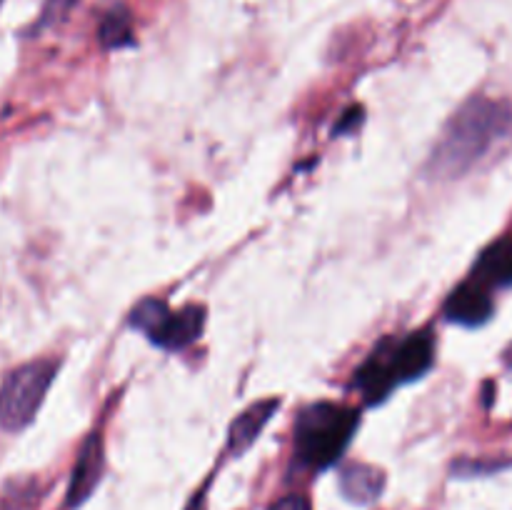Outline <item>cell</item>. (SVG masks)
<instances>
[{
    "label": "cell",
    "mask_w": 512,
    "mask_h": 510,
    "mask_svg": "<svg viewBox=\"0 0 512 510\" xmlns=\"http://www.w3.org/2000/svg\"><path fill=\"white\" fill-rule=\"evenodd\" d=\"M512 130V108L503 100L475 95L455 110L430 155V173L460 178L483 163Z\"/></svg>",
    "instance_id": "1"
},
{
    "label": "cell",
    "mask_w": 512,
    "mask_h": 510,
    "mask_svg": "<svg viewBox=\"0 0 512 510\" xmlns=\"http://www.w3.org/2000/svg\"><path fill=\"white\" fill-rule=\"evenodd\" d=\"M360 413L345 403L318 400L300 410L295 420V455L305 468L325 470L348 450Z\"/></svg>",
    "instance_id": "2"
},
{
    "label": "cell",
    "mask_w": 512,
    "mask_h": 510,
    "mask_svg": "<svg viewBox=\"0 0 512 510\" xmlns=\"http://www.w3.org/2000/svg\"><path fill=\"white\" fill-rule=\"evenodd\" d=\"M58 373V360L40 358L15 368L0 385V428L8 433L28 428L38 415Z\"/></svg>",
    "instance_id": "3"
},
{
    "label": "cell",
    "mask_w": 512,
    "mask_h": 510,
    "mask_svg": "<svg viewBox=\"0 0 512 510\" xmlns=\"http://www.w3.org/2000/svg\"><path fill=\"white\" fill-rule=\"evenodd\" d=\"M130 325L140 333L148 335L153 345L163 350H183L200 340L208 310L203 305H185L183 310L173 313L168 303L160 298H145L130 310Z\"/></svg>",
    "instance_id": "4"
},
{
    "label": "cell",
    "mask_w": 512,
    "mask_h": 510,
    "mask_svg": "<svg viewBox=\"0 0 512 510\" xmlns=\"http://www.w3.org/2000/svg\"><path fill=\"white\" fill-rule=\"evenodd\" d=\"M380 353H383L395 383H413L433 368L435 340L430 330H415L400 340H385L380 345Z\"/></svg>",
    "instance_id": "5"
},
{
    "label": "cell",
    "mask_w": 512,
    "mask_h": 510,
    "mask_svg": "<svg viewBox=\"0 0 512 510\" xmlns=\"http://www.w3.org/2000/svg\"><path fill=\"white\" fill-rule=\"evenodd\" d=\"M105 470V445L103 435L90 433L88 438L83 440L78 450V458H75L73 475H70L68 485V498H65V505L68 508H78L85 500L93 495L95 485L100 483Z\"/></svg>",
    "instance_id": "6"
},
{
    "label": "cell",
    "mask_w": 512,
    "mask_h": 510,
    "mask_svg": "<svg viewBox=\"0 0 512 510\" xmlns=\"http://www.w3.org/2000/svg\"><path fill=\"white\" fill-rule=\"evenodd\" d=\"M493 310V298L480 280H468V283L458 285L443 305L445 320L465 325V328H478V325L488 323L493 318Z\"/></svg>",
    "instance_id": "7"
},
{
    "label": "cell",
    "mask_w": 512,
    "mask_h": 510,
    "mask_svg": "<svg viewBox=\"0 0 512 510\" xmlns=\"http://www.w3.org/2000/svg\"><path fill=\"white\" fill-rule=\"evenodd\" d=\"M283 400L280 398H263L258 403L248 405L238 418L233 420L228 430V448L233 455H243L255 440L260 438V433L265 430V425L270 423V418L275 415V410L280 408Z\"/></svg>",
    "instance_id": "8"
},
{
    "label": "cell",
    "mask_w": 512,
    "mask_h": 510,
    "mask_svg": "<svg viewBox=\"0 0 512 510\" xmlns=\"http://www.w3.org/2000/svg\"><path fill=\"white\" fill-rule=\"evenodd\" d=\"M385 473L375 465L350 463L340 470V493L358 505H370L383 495Z\"/></svg>",
    "instance_id": "9"
},
{
    "label": "cell",
    "mask_w": 512,
    "mask_h": 510,
    "mask_svg": "<svg viewBox=\"0 0 512 510\" xmlns=\"http://www.w3.org/2000/svg\"><path fill=\"white\" fill-rule=\"evenodd\" d=\"M475 280L483 285H512V235L490 243L475 263Z\"/></svg>",
    "instance_id": "10"
},
{
    "label": "cell",
    "mask_w": 512,
    "mask_h": 510,
    "mask_svg": "<svg viewBox=\"0 0 512 510\" xmlns=\"http://www.w3.org/2000/svg\"><path fill=\"white\" fill-rule=\"evenodd\" d=\"M355 385H358L360 395H363L370 405L388 398L390 390L398 385L395 383L393 373H390L388 363H385L383 353H380V348H375V353L355 370Z\"/></svg>",
    "instance_id": "11"
},
{
    "label": "cell",
    "mask_w": 512,
    "mask_h": 510,
    "mask_svg": "<svg viewBox=\"0 0 512 510\" xmlns=\"http://www.w3.org/2000/svg\"><path fill=\"white\" fill-rule=\"evenodd\" d=\"M98 40L105 50H120L135 43L133 18H130V13L123 5H118V8L108 10L103 15L98 28Z\"/></svg>",
    "instance_id": "12"
},
{
    "label": "cell",
    "mask_w": 512,
    "mask_h": 510,
    "mask_svg": "<svg viewBox=\"0 0 512 510\" xmlns=\"http://www.w3.org/2000/svg\"><path fill=\"white\" fill-rule=\"evenodd\" d=\"M78 3V0H45V8H43V15H40V28H45V25H53L58 23V20H63L65 15L70 13V8Z\"/></svg>",
    "instance_id": "13"
},
{
    "label": "cell",
    "mask_w": 512,
    "mask_h": 510,
    "mask_svg": "<svg viewBox=\"0 0 512 510\" xmlns=\"http://www.w3.org/2000/svg\"><path fill=\"white\" fill-rule=\"evenodd\" d=\"M363 118H365V115H363V105H350V108L345 110L343 115H340V120H338V125H335L333 133L335 135L350 133V130H355L360 123H363Z\"/></svg>",
    "instance_id": "14"
},
{
    "label": "cell",
    "mask_w": 512,
    "mask_h": 510,
    "mask_svg": "<svg viewBox=\"0 0 512 510\" xmlns=\"http://www.w3.org/2000/svg\"><path fill=\"white\" fill-rule=\"evenodd\" d=\"M270 510H310V503L303 495H288V498H280L278 503L270 505Z\"/></svg>",
    "instance_id": "15"
},
{
    "label": "cell",
    "mask_w": 512,
    "mask_h": 510,
    "mask_svg": "<svg viewBox=\"0 0 512 510\" xmlns=\"http://www.w3.org/2000/svg\"><path fill=\"white\" fill-rule=\"evenodd\" d=\"M185 510H205V495L203 493L195 495V498L190 500V505Z\"/></svg>",
    "instance_id": "16"
},
{
    "label": "cell",
    "mask_w": 512,
    "mask_h": 510,
    "mask_svg": "<svg viewBox=\"0 0 512 510\" xmlns=\"http://www.w3.org/2000/svg\"><path fill=\"white\" fill-rule=\"evenodd\" d=\"M0 3H3V0H0Z\"/></svg>",
    "instance_id": "17"
}]
</instances>
